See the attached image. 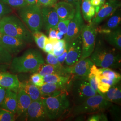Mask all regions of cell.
<instances>
[{
	"mask_svg": "<svg viewBox=\"0 0 121 121\" xmlns=\"http://www.w3.org/2000/svg\"><path fill=\"white\" fill-rule=\"evenodd\" d=\"M115 48L109 47L104 41L96 39L95 48L90 56L91 60L96 66L109 68H119L121 54Z\"/></svg>",
	"mask_w": 121,
	"mask_h": 121,
	"instance_id": "1",
	"label": "cell"
},
{
	"mask_svg": "<svg viewBox=\"0 0 121 121\" xmlns=\"http://www.w3.org/2000/svg\"><path fill=\"white\" fill-rule=\"evenodd\" d=\"M44 63L43 56L40 52L36 48H30L21 56L12 59L9 69L13 73H35Z\"/></svg>",
	"mask_w": 121,
	"mask_h": 121,
	"instance_id": "2",
	"label": "cell"
},
{
	"mask_svg": "<svg viewBox=\"0 0 121 121\" xmlns=\"http://www.w3.org/2000/svg\"><path fill=\"white\" fill-rule=\"evenodd\" d=\"M0 32L26 42L32 43V33L22 20L14 14L6 15L0 19Z\"/></svg>",
	"mask_w": 121,
	"mask_h": 121,
	"instance_id": "3",
	"label": "cell"
},
{
	"mask_svg": "<svg viewBox=\"0 0 121 121\" xmlns=\"http://www.w3.org/2000/svg\"><path fill=\"white\" fill-rule=\"evenodd\" d=\"M48 119H58L69 110L70 103L67 92L58 95L41 97Z\"/></svg>",
	"mask_w": 121,
	"mask_h": 121,
	"instance_id": "4",
	"label": "cell"
},
{
	"mask_svg": "<svg viewBox=\"0 0 121 121\" xmlns=\"http://www.w3.org/2000/svg\"><path fill=\"white\" fill-rule=\"evenodd\" d=\"M112 102L105 99L99 94L89 97L80 104L76 105L73 110L74 116L85 114L103 112L112 105Z\"/></svg>",
	"mask_w": 121,
	"mask_h": 121,
	"instance_id": "5",
	"label": "cell"
},
{
	"mask_svg": "<svg viewBox=\"0 0 121 121\" xmlns=\"http://www.w3.org/2000/svg\"><path fill=\"white\" fill-rule=\"evenodd\" d=\"M17 10L20 18L31 33L40 31L42 29L41 7L37 4H28Z\"/></svg>",
	"mask_w": 121,
	"mask_h": 121,
	"instance_id": "6",
	"label": "cell"
},
{
	"mask_svg": "<svg viewBox=\"0 0 121 121\" xmlns=\"http://www.w3.org/2000/svg\"><path fill=\"white\" fill-rule=\"evenodd\" d=\"M69 91L76 105L97 93L91 87L88 77H78L72 76L68 86Z\"/></svg>",
	"mask_w": 121,
	"mask_h": 121,
	"instance_id": "7",
	"label": "cell"
},
{
	"mask_svg": "<svg viewBox=\"0 0 121 121\" xmlns=\"http://www.w3.org/2000/svg\"><path fill=\"white\" fill-rule=\"evenodd\" d=\"M97 34V26L93 25L91 22L84 25L80 33L82 39V53L80 60L91 55L95 48Z\"/></svg>",
	"mask_w": 121,
	"mask_h": 121,
	"instance_id": "8",
	"label": "cell"
},
{
	"mask_svg": "<svg viewBox=\"0 0 121 121\" xmlns=\"http://www.w3.org/2000/svg\"><path fill=\"white\" fill-rule=\"evenodd\" d=\"M81 1H79L76 3V12L73 17L70 20L67 32L64 35V39L66 43L71 42L80 35L82 27L84 25L80 9Z\"/></svg>",
	"mask_w": 121,
	"mask_h": 121,
	"instance_id": "9",
	"label": "cell"
},
{
	"mask_svg": "<svg viewBox=\"0 0 121 121\" xmlns=\"http://www.w3.org/2000/svg\"><path fill=\"white\" fill-rule=\"evenodd\" d=\"M121 5V0H106L92 19L91 23L95 26H99L104 20L110 17L117 9L120 8Z\"/></svg>",
	"mask_w": 121,
	"mask_h": 121,
	"instance_id": "10",
	"label": "cell"
},
{
	"mask_svg": "<svg viewBox=\"0 0 121 121\" xmlns=\"http://www.w3.org/2000/svg\"><path fill=\"white\" fill-rule=\"evenodd\" d=\"M28 43L8 35L0 34V45L11 55H17L24 50Z\"/></svg>",
	"mask_w": 121,
	"mask_h": 121,
	"instance_id": "11",
	"label": "cell"
},
{
	"mask_svg": "<svg viewBox=\"0 0 121 121\" xmlns=\"http://www.w3.org/2000/svg\"><path fill=\"white\" fill-rule=\"evenodd\" d=\"M26 120L29 121H45L48 119L42 99L32 101L25 113Z\"/></svg>",
	"mask_w": 121,
	"mask_h": 121,
	"instance_id": "12",
	"label": "cell"
},
{
	"mask_svg": "<svg viewBox=\"0 0 121 121\" xmlns=\"http://www.w3.org/2000/svg\"><path fill=\"white\" fill-rule=\"evenodd\" d=\"M68 52L65 62L67 66H71L80 60L82 53V39L79 35L71 42L67 43Z\"/></svg>",
	"mask_w": 121,
	"mask_h": 121,
	"instance_id": "13",
	"label": "cell"
},
{
	"mask_svg": "<svg viewBox=\"0 0 121 121\" xmlns=\"http://www.w3.org/2000/svg\"><path fill=\"white\" fill-rule=\"evenodd\" d=\"M41 10L43 29L47 32L51 28L57 30L59 18L54 7H41Z\"/></svg>",
	"mask_w": 121,
	"mask_h": 121,
	"instance_id": "14",
	"label": "cell"
},
{
	"mask_svg": "<svg viewBox=\"0 0 121 121\" xmlns=\"http://www.w3.org/2000/svg\"><path fill=\"white\" fill-rule=\"evenodd\" d=\"M94 65L90 57L79 60L71 66H66L69 73L73 77H88L91 67Z\"/></svg>",
	"mask_w": 121,
	"mask_h": 121,
	"instance_id": "15",
	"label": "cell"
},
{
	"mask_svg": "<svg viewBox=\"0 0 121 121\" xmlns=\"http://www.w3.org/2000/svg\"><path fill=\"white\" fill-rule=\"evenodd\" d=\"M121 22V12L119 8L102 25L97 26V32L101 35L109 33L119 27Z\"/></svg>",
	"mask_w": 121,
	"mask_h": 121,
	"instance_id": "16",
	"label": "cell"
},
{
	"mask_svg": "<svg viewBox=\"0 0 121 121\" xmlns=\"http://www.w3.org/2000/svg\"><path fill=\"white\" fill-rule=\"evenodd\" d=\"M56 11L59 20L71 19L76 12V3L65 1H58L53 6Z\"/></svg>",
	"mask_w": 121,
	"mask_h": 121,
	"instance_id": "17",
	"label": "cell"
},
{
	"mask_svg": "<svg viewBox=\"0 0 121 121\" xmlns=\"http://www.w3.org/2000/svg\"><path fill=\"white\" fill-rule=\"evenodd\" d=\"M0 86L17 92L20 82L17 75L6 72H0Z\"/></svg>",
	"mask_w": 121,
	"mask_h": 121,
	"instance_id": "18",
	"label": "cell"
},
{
	"mask_svg": "<svg viewBox=\"0 0 121 121\" xmlns=\"http://www.w3.org/2000/svg\"><path fill=\"white\" fill-rule=\"evenodd\" d=\"M36 72L43 77L46 75L53 74L69 76H71L68 71L66 67H64L62 65H55L45 64L44 63L40 65Z\"/></svg>",
	"mask_w": 121,
	"mask_h": 121,
	"instance_id": "19",
	"label": "cell"
},
{
	"mask_svg": "<svg viewBox=\"0 0 121 121\" xmlns=\"http://www.w3.org/2000/svg\"><path fill=\"white\" fill-rule=\"evenodd\" d=\"M31 102L30 96L22 89L20 88L17 92V118L25 113Z\"/></svg>",
	"mask_w": 121,
	"mask_h": 121,
	"instance_id": "20",
	"label": "cell"
},
{
	"mask_svg": "<svg viewBox=\"0 0 121 121\" xmlns=\"http://www.w3.org/2000/svg\"><path fill=\"white\" fill-rule=\"evenodd\" d=\"M68 86V85H64L44 82L42 86H39V88L41 94V97H43L56 95L67 92Z\"/></svg>",
	"mask_w": 121,
	"mask_h": 121,
	"instance_id": "21",
	"label": "cell"
},
{
	"mask_svg": "<svg viewBox=\"0 0 121 121\" xmlns=\"http://www.w3.org/2000/svg\"><path fill=\"white\" fill-rule=\"evenodd\" d=\"M17 92L9 89H6L4 99L0 105L4 108L16 114L17 108Z\"/></svg>",
	"mask_w": 121,
	"mask_h": 121,
	"instance_id": "22",
	"label": "cell"
},
{
	"mask_svg": "<svg viewBox=\"0 0 121 121\" xmlns=\"http://www.w3.org/2000/svg\"><path fill=\"white\" fill-rule=\"evenodd\" d=\"M119 82L112 85L107 92L99 95L112 103L121 105V84Z\"/></svg>",
	"mask_w": 121,
	"mask_h": 121,
	"instance_id": "23",
	"label": "cell"
},
{
	"mask_svg": "<svg viewBox=\"0 0 121 121\" xmlns=\"http://www.w3.org/2000/svg\"><path fill=\"white\" fill-rule=\"evenodd\" d=\"M104 40L119 51L121 50V29L120 26L114 30L102 34Z\"/></svg>",
	"mask_w": 121,
	"mask_h": 121,
	"instance_id": "24",
	"label": "cell"
},
{
	"mask_svg": "<svg viewBox=\"0 0 121 121\" xmlns=\"http://www.w3.org/2000/svg\"><path fill=\"white\" fill-rule=\"evenodd\" d=\"M20 88L25 91L30 96L32 101L39 99L41 97V94L39 87L32 83L30 80L20 82Z\"/></svg>",
	"mask_w": 121,
	"mask_h": 121,
	"instance_id": "25",
	"label": "cell"
},
{
	"mask_svg": "<svg viewBox=\"0 0 121 121\" xmlns=\"http://www.w3.org/2000/svg\"><path fill=\"white\" fill-rule=\"evenodd\" d=\"M80 9L83 19L88 23L91 22L95 15V12L94 7L91 5L89 0H82Z\"/></svg>",
	"mask_w": 121,
	"mask_h": 121,
	"instance_id": "26",
	"label": "cell"
},
{
	"mask_svg": "<svg viewBox=\"0 0 121 121\" xmlns=\"http://www.w3.org/2000/svg\"><path fill=\"white\" fill-rule=\"evenodd\" d=\"M72 78V76H64L56 74L46 75L43 77L44 82L68 85Z\"/></svg>",
	"mask_w": 121,
	"mask_h": 121,
	"instance_id": "27",
	"label": "cell"
},
{
	"mask_svg": "<svg viewBox=\"0 0 121 121\" xmlns=\"http://www.w3.org/2000/svg\"><path fill=\"white\" fill-rule=\"evenodd\" d=\"M98 72L102 76L112 80L115 83L119 82L121 80V74L111 68L101 67L98 69Z\"/></svg>",
	"mask_w": 121,
	"mask_h": 121,
	"instance_id": "28",
	"label": "cell"
},
{
	"mask_svg": "<svg viewBox=\"0 0 121 121\" xmlns=\"http://www.w3.org/2000/svg\"><path fill=\"white\" fill-rule=\"evenodd\" d=\"M98 68L95 65H92L91 67L89 73L88 75V80L90 85L93 90L95 91L97 94H100L97 87V84L96 80V76L98 71Z\"/></svg>",
	"mask_w": 121,
	"mask_h": 121,
	"instance_id": "29",
	"label": "cell"
},
{
	"mask_svg": "<svg viewBox=\"0 0 121 121\" xmlns=\"http://www.w3.org/2000/svg\"><path fill=\"white\" fill-rule=\"evenodd\" d=\"M33 40L40 49L43 50L46 40L48 37L40 31L32 33Z\"/></svg>",
	"mask_w": 121,
	"mask_h": 121,
	"instance_id": "30",
	"label": "cell"
},
{
	"mask_svg": "<svg viewBox=\"0 0 121 121\" xmlns=\"http://www.w3.org/2000/svg\"><path fill=\"white\" fill-rule=\"evenodd\" d=\"M2 2L8 5L12 9H20L26 5L28 4L25 0H0Z\"/></svg>",
	"mask_w": 121,
	"mask_h": 121,
	"instance_id": "31",
	"label": "cell"
},
{
	"mask_svg": "<svg viewBox=\"0 0 121 121\" xmlns=\"http://www.w3.org/2000/svg\"><path fill=\"white\" fill-rule=\"evenodd\" d=\"M16 118L15 113L4 108H0V121H14Z\"/></svg>",
	"mask_w": 121,
	"mask_h": 121,
	"instance_id": "32",
	"label": "cell"
},
{
	"mask_svg": "<svg viewBox=\"0 0 121 121\" xmlns=\"http://www.w3.org/2000/svg\"><path fill=\"white\" fill-rule=\"evenodd\" d=\"M12 56L0 45V64L10 65Z\"/></svg>",
	"mask_w": 121,
	"mask_h": 121,
	"instance_id": "33",
	"label": "cell"
},
{
	"mask_svg": "<svg viewBox=\"0 0 121 121\" xmlns=\"http://www.w3.org/2000/svg\"><path fill=\"white\" fill-rule=\"evenodd\" d=\"M30 80L32 83L38 87L42 86L44 83L43 77L37 72L34 73L30 76Z\"/></svg>",
	"mask_w": 121,
	"mask_h": 121,
	"instance_id": "34",
	"label": "cell"
},
{
	"mask_svg": "<svg viewBox=\"0 0 121 121\" xmlns=\"http://www.w3.org/2000/svg\"><path fill=\"white\" fill-rule=\"evenodd\" d=\"M88 121H107L108 118L103 112H98L91 114L87 119Z\"/></svg>",
	"mask_w": 121,
	"mask_h": 121,
	"instance_id": "35",
	"label": "cell"
},
{
	"mask_svg": "<svg viewBox=\"0 0 121 121\" xmlns=\"http://www.w3.org/2000/svg\"><path fill=\"white\" fill-rule=\"evenodd\" d=\"M70 20V19L59 20L56 26L57 30L62 32L64 35H65L67 32L68 26Z\"/></svg>",
	"mask_w": 121,
	"mask_h": 121,
	"instance_id": "36",
	"label": "cell"
},
{
	"mask_svg": "<svg viewBox=\"0 0 121 121\" xmlns=\"http://www.w3.org/2000/svg\"><path fill=\"white\" fill-rule=\"evenodd\" d=\"M13 9L0 0V19L4 16L11 13Z\"/></svg>",
	"mask_w": 121,
	"mask_h": 121,
	"instance_id": "37",
	"label": "cell"
},
{
	"mask_svg": "<svg viewBox=\"0 0 121 121\" xmlns=\"http://www.w3.org/2000/svg\"><path fill=\"white\" fill-rule=\"evenodd\" d=\"M46 61L47 64L51 65H62L58 61L56 56L54 55L52 53H48L46 56Z\"/></svg>",
	"mask_w": 121,
	"mask_h": 121,
	"instance_id": "38",
	"label": "cell"
},
{
	"mask_svg": "<svg viewBox=\"0 0 121 121\" xmlns=\"http://www.w3.org/2000/svg\"><path fill=\"white\" fill-rule=\"evenodd\" d=\"M58 0H38V5L40 7H53Z\"/></svg>",
	"mask_w": 121,
	"mask_h": 121,
	"instance_id": "39",
	"label": "cell"
},
{
	"mask_svg": "<svg viewBox=\"0 0 121 121\" xmlns=\"http://www.w3.org/2000/svg\"><path fill=\"white\" fill-rule=\"evenodd\" d=\"M106 0H89L91 5L94 7L95 14L99 11Z\"/></svg>",
	"mask_w": 121,
	"mask_h": 121,
	"instance_id": "40",
	"label": "cell"
},
{
	"mask_svg": "<svg viewBox=\"0 0 121 121\" xmlns=\"http://www.w3.org/2000/svg\"><path fill=\"white\" fill-rule=\"evenodd\" d=\"M97 87L100 92V94L104 93L108 91L111 86L108 83H105L101 82H97Z\"/></svg>",
	"mask_w": 121,
	"mask_h": 121,
	"instance_id": "41",
	"label": "cell"
},
{
	"mask_svg": "<svg viewBox=\"0 0 121 121\" xmlns=\"http://www.w3.org/2000/svg\"><path fill=\"white\" fill-rule=\"evenodd\" d=\"M109 109H110V112L111 113L112 116L114 117V118L116 120L118 119V120H119V119H121L120 117V112L119 111V108H118L116 106H114L112 105L110 107Z\"/></svg>",
	"mask_w": 121,
	"mask_h": 121,
	"instance_id": "42",
	"label": "cell"
},
{
	"mask_svg": "<svg viewBox=\"0 0 121 121\" xmlns=\"http://www.w3.org/2000/svg\"><path fill=\"white\" fill-rule=\"evenodd\" d=\"M55 43L52 41V40L48 39V37L46 40L45 45L43 50L47 53L52 52L53 50V44Z\"/></svg>",
	"mask_w": 121,
	"mask_h": 121,
	"instance_id": "43",
	"label": "cell"
},
{
	"mask_svg": "<svg viewBox=\"0 0 121 121\" xmlns=\"http://www.w3.org/2000/svg\"><path fill=\"white\" fill-rule=\"evenodd\" d=\"M66 43V42L64 38L57 40L56 42L53 44V50L56 51L60 50L61 48L65 47Z\"/></svg>",
	"mask_w": 121,
	"mask_h": 121,
	"instance_id": "44",
	"label": "cell"
},
{
	"mask_svg": "<svg viewBox=\"0 0 121 121\" xmlns=\"http://www.w3.org/2000/svg\"><path fill=\"white\" fill-rule=\"evenodd\" d=\"M57 31V30L56 29H54V28H51L48 30V38L55 43H56L58 40L56 38Z\"/></svg>",
	"mask_w": 121,
	"mask_h": 121,
	"instance_id": "45",
	"label": "cell"
},
{
	"mask_svg": "<svg viewBox=\"0 0 121 121\" xmlns=\"http://www.w3.org/2000/svg\"><path fill=\"white\" fill-rule=\"evenodd\" d=\"M68 44L67 43H66L65 45V49L64 50V52H63V53L59 56H57V59L58 60V61L61 64H63L64 62H65L66 57L67 56V52H68Z\"/></svg>",
	"mask_w": 121,
	"mask_h": 121,
	"instance_id": "46",
	"label": "cell"
},
{
	"mask_svg": "<svg viewBox=\"0 0 121 121\" xmlns=\"http://www.w3.org/2000/svg\"><path fill=\"white\" fill-rule=\"evenodd\" d=\"M5 92L6 89L4 87L0 86V105L2 103L3 99H4Z\"/></svg>",
	"mask_w": 121,
	"mask_h": 121,
	"instance_id": "47",
	"label": "cell"
},
{
	"mask_svg": "<svg viewBox=\"0 0 121 121\" xmlns=\"http://www.w3.org/2000/svg\"><path fill=\"white\" fill-rule=\"evenodd\" d=\"M65 49V47H64V48H61L60 50H58V51L53 50L51 53H52L54 55H55V56L57 57V56H59L61 55L63 53V52H64Z\"/></svg>",
	"mask_w": 121,
	"mask_h": 121,
	"instance_id": "48",
	"label": "cell"
},
{
	"mask_svg": "<svg viewBox=\"0 0 121 121\" xmlns=\"http://www.w3.org/2000/svg\"><path fill=\"white\" fill-rule=\"evenodd\" d=\"M9 65L0 64V72H6L9 69Z\"/></svg>",
	"mask_w": 121,
	"mask_h": 121,
	"instance_id": "49",
	"label": "cell"
},
{
	"mask_svg": "<svg viewBox=\"0 0 121 121\" xmlns=\"http://www.w3.org/2000/svg\"><path fill=\"white\" fill-rule=\"evenodd\" d=\"M65 35L62 32L57 30V33H56V38L57 40H60L61 39H63Z\"/></svg>",
	"mask_w": 121,
	"mask_h": 121,
	"instance_id": "50",
	"label": "cell"
},
{
	"mask_svg": "<svg viewBox=\"0 0 121 121\" xmlns=\"http://www.w3.org/2000/svg\"><path fill=\"white\" fill-rule=\"evenodd\" d=\"M28 4L38 5V0H25Z\"/></svg>",
	"mask_w": 121,
	"mask_h": 121,
	"instance_id": "51",
	"label": "cell"
},
{
	"mask_svg": "<svg viewBox=\"0 0 121 121\" xmlns=\"http://www.w3.org/2000/svg\"></svg>",
	"mask_w": 121,
	"mask_h": 121,
	"instance_id": "52",
	"label": "cell"
}]
</instances>
